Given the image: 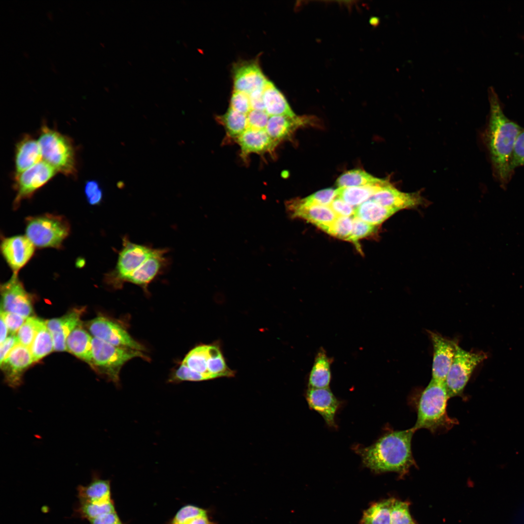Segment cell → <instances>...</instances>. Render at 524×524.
<instances>
[{
	"instance_id": "1",
	"label": "cell",
	"mask_w": 524,
	"mask_h": 524,
	"mask_svg": "<svg viewBox=\"0 0 524 524\" xmlns=\"http://www.w3.org/2000/svg\"><path fill=\"white\" fill-rule=\"evenodd\" d=\"M490 113L484 140L489 152L493 174L503 186L511 179V162L517 137L523 129L503 112L501 102L493 89L490 90Z\"/></svg>"
},
{
	"instance_id": "2",
	"label": "cell",
	"mask_w": 524,
	"mask_h": 524,
	"mask_svg": "<svg viewBox=\"0 0 524 524\" xmlns=\"http://www.w3.org/2000/svg\"><path fill=\"white\" fill-rule=\"evenodd\" d=\"M412 427L389 432L372 445L358 448L364 465L377 473L395 472L400 477L416 466L412 451Z\"/></svg>"
},
{
	"instance_id": "3",
	"label": "cell",
	"mask_w": 524,
	"mask_h": 524,
	"mask_svg": "<svg viewBox=\"0 0 524 524\" xmlns=\"http://www.w3.org/2000/svg\"><path fill=\"white\" fill-rule=\"evenodd\" d=\"M450 398L445 382L431 378L419 400L415 430L424 428L437 433L448 431L457 424V420L447 414Z\"/></svg>"
},
{
	"instance_id": "4",
	"label": "cell",
	"mask_w": 524,
	"mask_h": 524,
	"mask_svg": "<svg viewBox=\"0 0 524 524\" xmlns=\"http://www.w3.org/2000/svg\"><path fill=\"white\" fill-rule=\"evenodd\" d=\"M38 142L43 161L66 176L77 175L75 150L70 138L44 124Z\"/></svg>"
},
{
	"instance_id": "5",
	"label": "cell",
	"mask_w": 524,
	"mask_h": 524,
	"mask_svg": "<svg viewBox=\"0 0 524 524\" xmlns=\"http://www.w3.org/2000/svg\"><path fill=\"white\" fill-rule=\"evenodd\" d=\"M25 225L26 236L38 248H61L70 231L66 217L50 213L28 217Z\"/></svg>"
},
{
	"instance_id": "6",
	"label": "cell",
	"mask_w": 524,
	"mask_h": 524,
	"mask_svg": "<svg viewBox=\"0 0 524 524\" xmlns=\"http://www.w3.org/2000/svg\"><path fill=\"white\" fill-rule=\"evenodd\" d=\"M92 355L90 366L116 385L119 383L120 370L126 362L136 357L148 359L142 351L117 347L93 337Z\"/></svg>"
},
{
	"instance_id": "7",
	"label": "cell",
	"mask_w": 524,
	"mask_h": 524,
	"mask_svg": "<svg viewBox=\"0 0 524 524\" xmlns=\"http://www.w3.org/2000/svg\"><path fill=\"white\" fill-rule=\"evenodd\" d=\"M123 247L119 253L115 268L107 273L106 282L115 289L120 288L126 278L151 254L154 249L131 242L128 237L123 238Z\"/></svg>"
},
{
	"instance_id": "8",
	"label": "cell",
	"mask_w": 524,
	"mask_h": 524,
	"mask_svg": "<svg viewBox=\"0 0 524 524\" xmlns=\"http://www.w3.org/2000/svg\"><path fill=\"white\" fill-rule=\"evenodd\" d=\"M487 358L484 353L468 351L458 346L445 380L450 398L462 395L473 371Z\"/></svg>"
},
{
	"instance_id": "9",
	"label": "cell",
	"mask_w": 524,
	"mask_h": 524,
	"mask_svg": "<svg viewBox=\"0 0 524 524\" xmlns=\"http://www.w3.org/2000/svg\"><path fill=\"white\" fill-rule=\"evenodd\" d=\"M86 327L92 337L114 346L142 352L146 350L123 326L105 316H99L89 321Z\"/></svg>"
},
{
	"instance_id": "10",
	"label": "cell",
	"mask_w": 524,
	"mask_h": 524,
	"mask_svg": "<svg viewBox=\"0 0 524 524\" xmlns=\"http://www.w3.org/2000/svg\"><path fill=\"white\" fill-rule=\"evenodd\" d=\"M57 173L53 167L42 160L21 174L14 176V187L16 191L13 202L14 209L17 208L23 200L31 198Z\"/></svg>"
},
{
	"instance_id": "11",
	"label": "cell",
	"mask_w": 524,
	"mask_h": 524,
	"mask_svg": "<svg viewBox=\"0 0 524 524\" xmlns=\"http://www.w3.org/2000/svg\"><path fill=\"white\" fill-rule=\"evenodd\" d=\"M0 311L10 312L25 318L32 316L33 309V298L25 290L17 274L0 285Z\"/></svg>"
},
{
	"instance_id": "12",
	"label": "cell",
	"mask_w": 524,
	"mask_h": 524,
	"mask_svg": "<svg viewBox=\"0 0 524 524\" xmlns=\"http://www.w3.org/2000/svg\"><path fill=\"white\" fill-rule=\"evenodd\" d=\"M429 335L433 351L431 378L445 382L458 345V340L431 331Z\"/></svg>"
},
{
	"instance_id": "13",
	"label": "cell",
	"mask_w": 524,
	"mask_h": 524,
	"mask_svg": "<svg viewBox=\"0 0 524 524\" xmlns=\"http://www.w3.org/2000/svg\"><path fill=\"white\" fill-rule=\"evenodd\" d=\"M0 250L13 273L17 274L33 256L35 246L26 235H19L3 238Z\"/></svg>"
},
{
	"instance_id": "14",
	"label": "cell",
	"mask_w": 524,
	"mask_h": 524,
	"mask_svg": "<svg viewBox=\"0 0 524 524\" xmlns=\"http://www.w3.org/2000/svg\"><path fill=\"white\" fill-rule=\"evenodd\" d=\"M33 362L30 348L17 344L0 364L5 382L13 388L19 387L24 373Z\"/></svg>"
},
{
	"instance_id": "15",
	"label": "cell",
	"mask_w": 524,
	"mask_h": 524,
	"mask_svg": "<svg viewBox=\"0 0 524 524\" xmlns=\"http://www.w3.org/2000/svg\"><path fill=\"white\" fill-rule=\"evenodd\" d=\"M234 91L249 95L258 89H263L268 81L256 61L238 63L233 70Z\"/></svg>"
},
{
	"instance_id": "16",
	"label": "cell",
	"mask_w": 524,
	"mask_h": 524,
	"mask_svg": "<svg viewBox=\"0 0 524 524\" xmlns=\"http://www.w3.org/2000/svg\"><path fill=\"white\" fill-rule=\"evenodd\" d=\"M287 207L292 217L305 219L325 231L337 216L329 206L306 204L299 199L288 202Z\"/></svg>"
},
{
	"instance_id": "17",
	"label": "cell",
	"mask_w": 524,
	"mask_h": 524,
	"mask_svg": "<svg viewBox=\"0 0 524 524\" xmlns=\"http://www.w3.org/2000/svg\"><path fill=\"white\" fill-rule=\"evenodd\" d=\"M84 311L82 308H74L60 317L46 321L52 337L54 351H66V339L71 332L82 323L81 318Z\"/></svg>"
},
{
	"instance_id": "18",
	"label": "cell",
	"mask_w": 524,
	"mask_h": 524,
	"mask_svg": "<svg viewBox=\"0 0 524 524\" xmlns=\"http://www.w3.org/2000/svg\"><path fill=\"white\" fill-rule=\"evenodd\" d=\"M166 252V249H154L145 262L126 278L125 283L135 284L147 292L148 284L167 265V260L164 256Z\"/></svg>"
},
{
	"instance_id": "19",
	"label": "cell",
	"mask_w": 524,
	"mask_h": 524,
	"mask_svg": "<svg viewBox=\"0 0 524 524\" xmlns=\"http://www.w3.org/2000/svg\"><path fill=\"white\" fill-rule=\"evenodd\" d=\"M306 400L309 407L319 413L330 427H335V416L340 402L329 388H309Z\"/></svg>"
},
{
	"instance_id": "20",
	"label": "cell",
	"mask_w": 524,
	"mask_h": 524,
	"mask_svg": "<svg viewBox=\"0 0 524 524\" xmlns=\"http://www.w3.org/2000/svg\"><path fill=\"white\" fill-rule=\"evenodd\" d=\"M42 158L38 141L29 134L24 135L16 146L14 176L21 174L40 162Z\"/></svg>"
},
{
	"instance_id": "21",
	"label": "cell",
	"mask_w": 524,
	"mask_h": 524,
	"mask_svg": "<svg viewBox=\"0 0 524 524\" xmlns=\"http://www.w3.org/2000/svg\"><path fill=\"white\" fill-rule=\"evenodd\" d=\"M236 140L244 157L251 153L262 154L272 151L277 145L265 130L247 129Z\"/></svg>"
},
{
	"instance_id": "22",
	"label": "cell",
	"mask_w": 524,
	"mask_h": 524,
	"mask_svg": "<svg viewBox=\"0 0 524 524\" xmlns=\"http://www.w3.org/2000/svg\"><path fill=\"white\" fill-rule=\"evenodd\" d=\"M92 338L80 324L68 335L66 341V351L90 365Z\"/></svg>"
},
{
	"instance_id": "23",
	"label": "cell",
	"mask_w": 524,
	"mask_h": 524,
	"mask_svg": "<svg viewBox=\"0 0 524 524\" xmlns=\"http://www.w3.org/2000/svg\"><path fill=\"white\" fill-rule=\"evenodd\" d=\"M79 502H104L112 500L110 480L99 477L93 474L91 482L85 486L77 488Z\"/></svg>"
},
{
	"instance_id": "24",
	"label": "cell",
	"mask_w": 524,
	"mask_h": 524,
	"mask_svg": "<svg viewBox=\"0 0 524 524\" xmlns=\"http://www.w3.org/2000/svg\"><path fill=\"white\" fill-rule=\"evenodd\" d=\"M300 117L276 115L269 117L265 131L277 144L287 138L299 127L303 124Z\"/></svg>"
},
{
	"instance_id": "25",
	"label": "cell",
	"mask_w": 524,
	"mask_h": 524,
	"mask_svg": "<svg viewBox=\"0 0 524 524\" xmlns=\"http://www.w3.org/2000/svg\"><path fill=\"white\" fill-rule=\"evenodd\" d=\"M263 100L264 111L269 116H296L283 95L270 81L268 82L263 89Z\"/></svg>"
},
{
	"instance_id": "26",
	"label": "cell",
	"mask_w": 524,
	"mask_h": 524,
	"mask_svg": "<svg viewBox=\"0 0 524 524\" xmlns=\"http://www.w3.org/2000/svg\"><path fill=\"white\" fill-rule=\"evenodd\" d=\"M331 362L324 349H319L309 377V388H329L331 380Z\"/></svg>"
},
{
	"instance_id": "27",
	"label": "cell",
	"mask_w": 524,
	"mask_h": 524,
	"mask_svg": "<svg viewBox=\"0 0 524 524\" xmlns=\"http://www.w3.org/2000/svg\"><path fill=\"white\" fill-rule=\"evenodd\" d=\"M397 212L370 199L355 208L354 216L375 226L381 224Z\"/></svg>"
},
{
	"instance_id": "28",
	"label": "cell",
	"mask_w": 524,
	"mask_h": 524,
	"mask_svg": "<svg viewBox=\"0 0 524 524\" xmlns=\"http://www.w3.org/2000/svg\"><path fill=\"white\" fill-rule=\"evenodd\" d=\"M386 181L382 179L379 182L372 185L338 188L336 189L337 196L350 205L356 208L370 199Z\"/></svg>"
},
{
	"instance_id": "29",
	"label": "cell",
	"mask_w": 524,
	"mask_h": 524,
	"mask_svg": "<svg viewBox=\"0 0 524 524\" xmlns=\"http://www.w3.org/2000/svg\"><path fill=\"white\" fill-rule=\"evenodd\" d=\"M209 349V345H198L186 355L181 362L192 370L202 374L206 380L213 378L207 368Z\"/></svg>"
},
{
	"instance_id": "30",
	"label": "cell",
	"mask_w": 524,
	"mask_h": 524,
	"mask_svg": "<svg viewBox=\"0 0 524 524\" xmlns=\"http://www.w3.org/2000/svg\"><path fill=\"white\" fill-rule=\"evenodd\" d=\"M394 498H390L372 505L363 512L361 524H390L391 511Z\"/></svg>"
},
{
	"instance_id": "31",
	"label": "cell",
	"mask_w": 524,
	"mask_h": 524,
	"mask_svg": "<svg viewBox=\"0 0 524 524\" xmlns=\"http://www.w3.org/2000/svg\"><path fill=\"white\" fill-rule=\"evenodd\" d=\"M34 362L38 361L54 350L52 336L47 328L46 321L41 323L30 347Z\"/></svg>"
},
{
	"instance_id": "32",
	"label": "cell",
	"mask_w": 524,
	"mask_h": 524,
	"mask_svg": "<svg viewBox=\"0 0 524 524\" xmlns=\"http://www.w3.org/2000/svg\"><path fill=\"white\" fill-rule=\"evenodd\" d=\"M228 136L237 139L247 129V115L229 108L224 115L218 117Z\"/></svg>"
},
{
	"instance_id": "33",
	"label": "cell",
	"mask_w": 524,
	"mask_h": 524,
	"mask_svg": "<svg viewBox=\"0 0 524 524\" xmlns=\"http://www.w3.org/2000/svg\"><path fill=\"white\" fill-rule=\"evenodd\" d=\"M382 180L361 169H354L345 172L341 175L337 180L336 183L338 188L362 186L377 183Z\"/></svg>"
},
{
	"instance_id": "34",
	"label": "cell",
	"mask_w": 524,
	"mask_h": 524,
	"mask_svg": "<svg viewBox=\"0 0 524 524\" xmlns=\"http://www.w3.org/2000/svg\"><path fill=\"white\" fill-rule=\"evenodd\" d=\"M209 352L207 368L213 378L234 376V372L227 365L218 345H209Z\"/></svg>"
},
{
	"instance_id": "35",
	"label": "cell",
	"mask_w": 524,
	"mask_h": 524,
	"mask_svg": "<svg viewBox=\"0 0 524 524\" xmlns=\"http://www.w3.org/2000/svg\"><path fill=\"white\" fill-rule=\"evenodd\" d=\"M114 511L115 510L112 500L104 502H79L76 509L78 516L88 521Z\"/></svg>"
},
{
	"instance_id": "36",
	"label": "cell",
	"mask_w": 524,
	"mask_h": 524,
	"mask_svg": "<svg viewBox=\"0 0 524 524\" xmlns=\"http://www.w3.org/2000/svg\"><path fill=\"white\" fill-rule=\"evenodd\" d=\"M43 321L34 316L28 317L16 334L19 343L30 348Z\"/></svg>"
},
{
	"instance_id": "37",
	"label": "cell",
	"mask_w": 524,
	"mask_h": 524,
	"mask_svg": "<svg viewBox=\"0 0 524 524\" xmlns=\"http://www.w3.org/2000/svg\"><path fill=\"white\" fill-rule=\"evenodd\" d=\"M353 228V217L337 216L326 232L338 238L348 241Z\"/></svg>"
},
{
	"instance_id": "38",
	"label": "cell",
	"mask_w": 524,
	"mask_h": 524,
	"mask_svg": "<svg viewBox=\"0 0 524 524\" xmlns=\"http://www.w3.org/2000/svg\"><path fill=\"white\" fill-rule=\"evenodd\" d=\"M409 504L394 498L391 511L390 524H412L409 511Z\"/></svg>"
},
{
	"instance_id": "39",
	"label": "cell",
	"mask_w": 524,
	"mask_h": 524,
	"mask_svg": "<svg viewBox=\"0 0 524 524\" xmlns=\"http://www.w3.org/2000/svg\"><path fill=\"white\" fill-rule=\"evenodd\" d=\"M337 196L336 189L328 188L317 191L307 197L299 199L302 203L306 204L329 206Z\"/></svg>"
},
{
	"instance_id": "40",
	"label": "cell",
	"mask_w": 524,
	"mask_h": 524,
	"mask_svg": "<svg viewBox=\"0 0 524 524\" xmlns=\"http://www.w3.org/2000/svg\"><path fill=\"white\" fill-rule=\"evenodd\" d=\"M206 380L202 374L192 370L182 363L173 372L169 379L170 382L174 383L183 381H198Z\"/></svg>"
},
{
	"instance_id": "41",
	"label": "cell",
	"mask_w": 524,
	"mask_h": 524,
	"mask_svg": "<svg viewBox=\"0 0 524 524\" xmlns=\"http://www.w3.org/2000/svg\"><path fill=\"white\" fill-rule=\"evenodd\" d=\"M376 226L370 225L360 219L353 217V228L348 241L357 243L360 239L368 236L373 233Z\"/></svg>"
},
{
	"instance_id": "42",
	"label": "cell",
	"mask_w": 524,
	"mask_h": 524,
	"mask_svg": "<svg viewBox=\"0 0 524 524\" xmlns=\"http://www.w3.org/2000/svg\"><path fill=\"white\" fill-rule=\"evenodd\" d=\"M207 510L192 505L183 506L176 513L172 519L171 524H182L187 520L203 514H207Z\"/></svg>"
},
{
	"instance_id": "43",
	"label": "cell",
	"mask_w": 524,
	"mask_h": 524,
	"mask_svg": "<svg viewBox=\"0 0 524 524\" xmlns=\"http://www.w3.org/2000/svg\"><path fill=\"white\" fill-rule=\"evenodd\" d=\"M229 107L238 112L247 115L252 110L248 95L233 90L230 98Z\"/></svg>"
},
{
	"instance_id": "44",
	"label": "cell",
	"mask_w": 524,
	"mask_h": 524,
	"mask_svg": "<svg viewBox=\"0 0 524 524\" xmlns=\"http://www.w3.org/2000/svg\"><path fill=\"white\" fill-rule=\"evenodd\" d=\"M269 117L264 111L251 110L247 115V129L265 130Z\"/></svg>"
},
{
	"instance_id": "45",
	"label": "cell",
	"mask_w": 524,
	"mask_h": 524,
	"mask_svg": "<svg viewBox=\"0 0 524 524\" xmlns=\"http://www.w3.org/2000/svg\"><path fill=\"white\" fill-rule=\"evenodd\" d=\"M84 190L87 201L90 205H98L100 203L102 199L103 193L97 180L86 181Z\"/></svg>"
},
{
	"instance_id": "46",
	"label": "cell",
	"mask_w": 524,
	"mask_h": 524,
	"mask_svg": "<svg viewBox=\"0 0 524 524\" xmlns=\"http://www.w3.org/2000/svg\"><path fill=\"white\" fill-rule=\"evenodd\" d=\"M0 317L6 324L10 334H16L26 318L19 314L0 311Z\"/></svg>"
},
{
	"instance_id": "47",
	"label": "cell",
	"mask_w": 524,
	"mask_h": 524,
	"mask_svg": "<svg viewBox=\"0 0 524 524\" xmlns=\"http://www.w3.org/2000/svg\"><path fill=\"white\" fill-rule=\"evenodd\" d=\"M524 165V128H523L516 139L511 162V168L514 169Z\"/></svg>"
},
{
	"instance_id": "48",
	"label": "cell",
	"mask_w": 524,
	"mask_h": 524,
	"mask_svg": "<svg viewBox=\"0 0 524 524\" xmlns=\"http://www.w3.org/2000/svg\"><path fill=\"white\" fill-rule=\"evenodd\" d=\"M330 208L337 216L353 217L355 208L339 197H336L329 205Z\"/></svg>"
},
{
	"instance_id": "49",
	"label": "cell",
	"mask_w": 524,
	"mask_h": 524,
	"mask_svg": "<svg viewBox=\"0 0 524 524\" xmlns=\"http://www.w3.org/2000/svg\"><path fill=\"white\" fill-rule=\"evenodd\" d=\"M19 344L16 334H10L0 345V364L8 356L12 350Z\"/></svg>"
},
{
	"instance_id": "50",
	"label": "cell",
	"mask_w": 524,
	"mask_h": 524,
	"mask_svg": "<svg viewBox=\"0 0 524 524\" xmlns=\"http://www.w3.org/2000/svg\"><path fill=\"white\" fill-rule=\"evenodd\" d=\"M88 521L89 524H122L116 511L103 514Z\"/></svg>"
},
{
	"instance_id": "51",
	"label": "cell",
	"mask_w": 524,
	"mask_h": 524,
	"mask_svg": "<svg viewBox=\"0 0 524 524\" xmlns=\"http://www.w3.org/2000/svg\"><path fill=\"white\" fill-rule=\"evenodd\" d=\"M263 91V89H258L248 95L252 110L264 111Z\"/></svg>"
},
{
	"instance_id": "52",
	"label": "cell",
	"mask_w": 524,
	"mask_h": 524,
	"mask_svg": "<svg viewBox=\"0 0 524 524\" xmlns=\"http://www.w3.org/2000/svg\"><path fill=\"white\" fill-rule=\"evenodd\" d=\"M182 524H213V523L210 520L207 513L192 518Z\"/></svg>"
},
{
	"instance_id": "53",
	"label": "cell",
	"mask_w": 524,
	"mask_h": 524,
	"mask_svg": "<svg viewBox=\"0 0 524 524\" xmlns=\"http://www.w3.org/2000/svg\"><path fill=\"white\" fill-rule=\"evenodd\" d=\"M9 330L3 320L0 317V343H2L7 338Z\"/></svg>"
},
{
	"instance_id": "54",
	"label": "cell",
	"mask_w": 524,
	"mask_h": 524,
	"mask_svg": "<svg viewBox=\"0 0 524 524\" xmlns=\"http://www.w3.org/2000/svg\"><path fill=\"white\" fill-rule=\"evenodd\" d=\"M47 16H48V18L49 20H52V15L51 13L50 12H48L47 13Z\"/></svg>"
},
{
	"instance_id": "55",
	"label": "cell",
	"mask_w": 524,
	"mask_h": 524,
	"mask_svg": "<svg viewBox=\"0 0 524 524\" xmlns=\"http://www.w3.org/2000/svg\"><path fill=\"white\" fill-rule=\"evenodd\" d=\"M23 56H24V57H25V58H28V57H29V55H28V53H27V52H26V51H25V52H23Z\"/></svg>"
},
{
	"instance_id": "56",
	"label": "cell",
	"mask_w": 524,
	"mask_h": 524,
	"mask_svg": "<svg viewBox=\"0 0 524 524\" xmlns=\"http://www.w3.org/2000/svg\"><path fill=\"white\" fill-rule=\"evenodd\" d=\"M51 65H52V66H51V68L52 70V71H53V72H54V73H56V69H55V67H54V66H53V65H52V64H51Z\"/></svg>"
},
{
	"instance_id": "57",
	"label": "cell",
	"mask_w": 524,
	"mask_h": 524,
	"mask_svg": "<svg viewBox=\"0 0 524 524\" xmlns=\"http://www.w3.org/2000/svg\"><path fill=\"white\" fill-rule=\"evenodd\" d=\"M412 524H415V523H413Z\"/></svg>"
}]
</instances>
